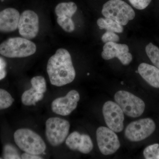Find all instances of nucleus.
I'll return each mask as SVG.
<instances>
[{
  "instance_id": "f257e3e1",
  "label": "nucleus",
  "mask_w": 159,
  "mask_h": 159,
  "mask_svg": "<svg viewBox=\"0 0 159 159\" xmlns=\"http://www.w3.org/2000/svg\"><path fill=\"white\" fill-rule=\"evenodd\" d=\"M47 70L51 84L57 87L70 83L76 77L70 54L64 48L58 49L49 58Z\"/></svg>"
},
{
  "instance_id": "f03ea898",
  "label": "nucleus",
  "mask_w": 159,
  "mask_h": 159,
  "mask_svg": "<svg viewBox=\"0 0 159 159\" xmlns=\"http://www.w3.org/2000/svg\"><path fill=\"white\" fill-rule=\"evenodd\" d=\"M14 139L18 147L26 153L40 155L47 148L42 138L29 129H17L14 134Z\"/></svg>"
},
{
  "instance_id": "7ed1b4c3",
  "label": "nucleus",
  "mask_w": 159,
  "mask_h": 159,
  "mask_svg": "<svg viewBox=\"0 0 159 159\" xmlns=\"http://www.w3.org/2000/svg\"><path fill=\"white\" fill-rule=\"evenodd\" d=\"M36 51L35 43L23 37L11 38L0 44V54L9 58L29 57Z\"/></svg>"
},
{
  "instance_id": "20e7f679",
  "label": "nucleus",
  "mask_w": 159,
  "mask_h": 159,
  "mask_svg": "<svg viewBox=\"0 0 159 159\" xmlns=\"http://www.w3.org/2000/svg\"><path fill=\"white\" fill-rule=\"evenodd\" d=\"M102 15L111 19L122 26L126 25L135 16L133 8L122 0H110L103 5Z\"/></svg>"
},
{
  "instance_id": "39448f33",
  "label": "nucleus",
  "mask_w": 159,
  "mask_h": 159,
  "mask_svg": "<svg viewBox=\"0 0 159 159\" xmlns=\"http://www.w3.org/2000/svg\"><path fill=\"white\" fill-rule=\"evenodd\" d=\"M70 122L58 117L49 118L46 122V136L52 146H59L64 142L68 135Z\"/></svg>"
},
{
  "instance_id": "423d86ee",
  "label": "nucleus",
  "mask_w": 159,
  "mask_h": 159,
  "mask_svg": "<svg viewBox=\"0 0 159 159\" xmlns=\"http://www.w3.org/2000/svg\"><path fill=\"white\" fill-rule=\"evenodd\" d=\"M114 99L123 112L129 117L138 118L145 111V105L144 101L127 91H118L115 94Z\"/></svg>"
},
{
  "instance_id": "0eeeda50",
  "label": "nucleus",
  "mask_w": 159,
  "mask_h": 159,
  "mask_svg": "<svg viewBox=\"0 0 159 159\" xmlns=\"http://www.w3.org/2000/svg\"><path fill=\"white\" fill-rule=\"evenodd\" d=\"M156 127L155 123L150 118L139 119L131 122L126 126L125 136L131 142H140L153 134Z\"/></svg>"
},
{
  "instance_id": "6e6552de",
  "label": "nucleus",
  "mask_w": 159,
  "mask_h": 159,
  "mask_svg": "<svg viewBox=\"0 0 159 159\" xmlns=\"http://www.w3.org/2000/svg\"><path fill=\"white\" fill-rule=\"evenodd\" d=\"M97 144L104 155L115 153L120 147L119 138L115 132L104 126H100L96 132Z\"/></svg>"
},
{
  "instance_id": "1a4fd4ad",
  "label": "nucleus",
  "mask_w": 159,
  "mask_h": 159,
  "mask_svg": "<svg viewBox=\"0 0 159 159\" xmlns=\"http://www.w3.org/2000/svg\"><path fill=\"white\" fill-rule=\"evenodd\" d=\"M102 111L108 128L116 133L122 131L124 128V112L116 102L107 101L103 104Z\"/></svg>"
},
{
  "instance_id": "9d476101",
  "label": "nucleus",
  "mask_w": 159,
  "mask_h": 159,
  "mask_svg": "<svg viewBox=\"0 0 159 159\" xmlns=\"http://www.w3.org/2000/svg\"><path fill=\"white\" fill-rule=\"evenodd\" d=\"M18 29L20 35L28 39H33L39 31V18L36 12L27 10L20 15Z\"/></svg>"
},
{
  "instance_id": "9b49d317",
  "label": "nucleus",
  "mask_w": 159,
  "mask_h": 159,
  "mask_svg": "<svg viewBox=\"0 0 159 159\" xmlns=\"http://www.w3.org/2000/svg\"><path fill=\"white\" fill-rule=\"evenodd\" d=\"M80 99L78 92L72 90L65 97H59L53 100L51 103V110L57 115L69 116L77 108Z\"/></svg>"
},
{
  "instance_id": "f8f14e48",
  "label": "nucleus",
  "mask_w": 159,
  "mask_h": 159,
  "mask_svg": "<svg viewBox=\"0 0 159 159\" xmlns=\"http://www.w3.org/2000/svg\"><path fill=\"white\" fill-rule=\"evenodd\" d=\"M128 46L125 44L116 43H105L101 56L103 59L108 60L117 57L123 65L127 66L132 60V55L129 52Z\"/></svg>"
},
{
  "instance_id": "ddd939ff",
  "label": "nucleus",
  "mask_w": 159,
  "mask_h": 159,
  "mask_svg": "<svg viewBox=\"0 0 159 159\" xmlns=\"http://www.w3.org/2000/svg\"><path fill=\"white\" fill-rule=\"evenodd\" d=\"M20 17L19 11L9 8L0 11V32L8 33L17 29Z\"/></svg>"
},
{
  "instance_id": "4468645a",
  "label": "nucleus",
  "mask_w": 159,
  "mask_h": 159,
  "mask_svg": "<svg viewBox=\"0 0 159 159\" xmlns=\"http://www.w3.org/2000/svg\"><path fill=\"white\" fill-rule=\"evenodd\" d=\"M138 73L149 85L159 88V70L156 67L142 63L138 67Z\"/></svg>"
},
{
  "instance_id": "2eb2a0df",
  "label": "nucleus",
  "mask_w": 159,
  "mask_h": 159,
  "mask_svg": "<svg viewBox=\"0 0 159 159\" xmlns=\"http://www.w3.org/2000/svg\"><path fill=\"white\" fill-rule=\"evenodd\" d=\"M77 9V5L73 2H62L56 6L55 12L57 17L72 18Z\"/></svg>"
},
{
  "instance_id": "dca6fc26",
  "label": "nucleus",
  "mask_w": 159,
  "mask_h": 159,
  "mask_svg": "<svg viewBox=\"0 0 159 159\" xmlns=\"http://www.w3.org/2000/svg\"><path fill=\"white\" fill-rule=\"evenodd\" d=\"M44 94L39 93L31 88L23 93L21 97L22 102L24 105H35L36 102L43 99Z\"/></svg>"
},
{
  "instance_id": "f3484780",
  "label": "nucleus",
  "mask_w": 159,
  "mask_h": 159,
  "mask_svg": "<svg viewBox=\"0 0 159 159\" xmlns=\"http://www.w3.org/2000/svg\"><path fill=\"white\" fill-rule=\"evenodd\" d=\"M97 24L100 29H105L107 31L118 33H122L123 31V26L114 20L107 18L98 19Z\"/></svg>"
},
{
  "instance_id": "a211bd4d",
  "label": "nucleus",
  "mask_w": 159,
  "mask_h": 159,
  "mask_svg": "<svg viewBox=\"0 0 159 159\" xmlns=\"http://www.w3.org/2000/svg\"><path fill=\"white\" fill-rule=\"evenodd\" d=\"M81 142V134L77 131L72 133L66 139V145L73 151L78 150Z\"/></svg>"
},
{
  "instance_id": "6ab92c4d",
  "label": "nucleus",
  "mask_w": 159,
  "mask_h": 159,
  "mask_svg": "<svg viewBox=\"0 0 159 159\" xmlns=\"http://www.w3.org/2000/svg\"><path fill=\"white\" fill-rule=\"evenodd\" d=\"M145 51L151 62L159 70V48L152 43H149L145 47Z\"/></svg>"
},
{
  "instance_id": "aec40b11",
  "label": "nucleus",
  "mask_w": 159,
  "mask_h": 159,
  "mask_svg": "<svg viewBox=\"0 0 159 159\" xmlns=\"http://www.w3.org/2000/svg\"><path fill=\"white\" fill-rule=\"evenodd\" d=\"M93 144L90 137L86 134H81V142L78 151L84 154L89 153L93 150Z\"/></svg>"
},
{
  "instance_id": "412c9836",
  "label": "nucleus",
  "mask_w": 159,
  "mask_h": 159,
  "mask_svg": "<svg viewBox=\"0 0 159 159\" xmlns=\"http://www.w3.org/2000/svg\"><path fill=\"white\" fill-rule=\"evenodd\" d=\"M14 100L11 94L7 91L0 89V110L9 108L12 105Z\"/></svg>"
},
{
  "instance_id": "4be33fe9",
  "label": "nucleus",
  "mask_w": 159,
  "mask_h": 159,
  "mask_svg": "<svg viewBox=\"0 0 159 159\" xmlns=\"http://www.w3.org/2000/svg\"><path fill=\"white\" fill-rule=\"evenodd\" d=\"M31 82L32 87L37 92L44 94L47 91L46 81L42 76L33 77L31 79Z\"/></svg>"
},
{
  "instance_id": "5701e85b",
  "label": "nucleus",
  "mask_w": 159,
  "mask_h": 159,
  "mask_svg": "<svg viewBox=\"0 0 159 159\" xmlns=\"http://www.w3.org/2000/svg\"><path fill=\"white\" fill-rule=\"evenodd\" d=\"M57 22L66 32L70 33L75 30V24L71 18L57 17Z\"/></svg>"
},
{
  "instance_id": "b1692460",
  "label": "nucleus",
  "mask_w": 159,
  "mask_h": 159,
  "mask_svg": "<svg viewBox=\"0 0 159 159\" xmlns=\"http://www.w3.org/2000/svg\"><path fill=\"white\" fill-rule=\"evenodd\" d=\"M143 155L146 159H159V144L149 145L144 149Z\"/></svg>"
},
{
  "instance_id": "393cba45",
  "label": "nucleus",
  "mask_w": 159,
  "mask_h": 159,
  "mask_svg": "<svg viewBox=\"0 0 159 159\" xmlns=\"http://www.w3.org/2000/svg\"><path fill=\"white\" fill-rule=\"evenodd\" d=\"M4 157L5 159H7L21 158V157L19 154L17 149L10 145H7L5 146L4 150Z\"/></svg>"
},
{
  "instance_id": "a878e982",
  "label": "nucleus",
  "mask_w": 159,
  "mask_h": 159,
  "mask_svg": "<svg viewBox=\"0 0 159 159\" xmlns=\"http://www.w3.org/2000/svg\"><path fill=\"white\" fill-rule=\"evenodd\" d=\"M119 37L115 32L107 31L101 37L102 41L104 43L109 42L117 43L119 41Z\"/></svg>"
},
{
  "instance_id": "bb28decb",
  "label": "nucleus",
  "mask_w": 159,
  "mask_h": 159,
  "mask_svg": "<svg viewBox=\"0 0 159 159\" xmlns=\"http://www.w3.org/2000/svg\"><path fill=\"white\" fill-rule=\"evenodd\" d=\"M129 1L135 9L143 10L148 7L152 0H129Z\"/></svg>"
},
{
  "instance_id": "cd10ccee",
  "label": "nucleus",
  "mask_w": 159,
  "mask_h": 159,
  "mask_svg": "<svg viewBox=\"0 0 159 159\" xmlns=\"http://www.w3.org/2000/svg\"><path fill=\"white\" fill-rule=\"evenodd\" d=\"M21 159H42L43 158L39 155H37L32 154L28 153H23L22 155Z\"/></svg>"
},
{
  "instance_id": "c85d7f7f",
  "label": "nucleus",
  "mask_w": 159,
  "mask_h": 159,
  "mask_svg": "<svg viewBox=\"0 0 159 159\" xmlns=\"http://www.w3.org/2000/svg\"><path fill=\"white\" fill-rule=\"evenodd\" d=\"M6 63L5 60L0 57V70H3L5 69L6 67Z\"/></svg>"
},
{
  "instance_id": "c756f323",
  "label": "nucleus",
  "mask_w": 159,
  "mask_h": 159,
  "mask_svg": "<svg viewBox=\"0 0 159 159\" xmlns=\"http://www.w3.org/2000/svg\"><path fill=\"white\" fill-rule=\"evenodd\" d=\"M6 72L5 69L0 70V80L4 79L6 77Z\"/></svg>"
},
{
  "instance_id": "7c9ffc66",
  "label": "nucleus",
  "mask_w": 159,
  "mask_h": 159,
  "mask_svg": "<svg viewBox=\"0 0 159 159\" xmlns=\"http://www.w3.org/2000/svg\"><path fill=\"white\" fill-rule=\"evenodd\" d=\"M121 84H123V82H121Z\"/></svg>"
},
{
  "instance_id": "2f4dec72",
  "label": "nucleus",
  "mask_w": 159,
  "mask_h": 159,
  "mask_svg": "<svg viewBox=\"0 0 159 159\" xmlns=\"http://www.w3.org/2000/svg\"><path fill=\"white\" fill-rule=\"evenodd\" d=\"M88 74V75H89V74Z\"/></svg>"
}]
</instances>
